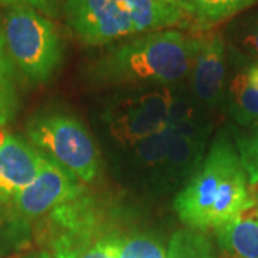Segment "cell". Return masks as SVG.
<instances>
[{"label":"cell","mask_w":258,"mask_h":258,"mask_svg":"<svg viewBox=\"0 0 258 258\" xmlns=\"http://www.w3.org/2000/svg\"><path fill=\"white\" fill-rule=\"evenodd\" d=\"M118 258H166V249L152 235L129 234L120 237Z\"/></svg>","instance_id":"17"},{"label":"cell","mask_w":258,"mask_h":258,"mask_svg":"<svg viewBox=\"0 0 258 258\" xmlns=\"http://www.w3.org/2000/svg\"><path fill=\"white\" fill-rule=\"evenodd\" d=\"M258 0H181L188 18L198 28L207 29L238 15Z\"/></svg>","instance_id":"14"},{"label":"cell","mask_w":258,"mask_h":258,"mask_svg":"<svg viewBox=\"0 0 258 258\" xmlns=\"http://www.w3.org/2000/svg\"><path fill=\"white\" fill-rule=\"evenodd\" d=\"M15 64L10 60L0 33V128L18 111V91L15 82Z\"/></svg>","instance_id":"16"},{"label":"cell","mask_w":258,"mask_h":258,"mask_svg":"<svg viewBox=\"0 0 258 258\" xmlns=\"http://www.w3.org/2000/svg\"><path fill=\"white\" fill-rule=\"evenodd\" d=\"M231 112L238 123H258V63L232 78L228 88Z\"/></svg>","instance_id":"13"},{"label":"cell","mask_w":258,"mask_h":258,"mask_svg":"<svg viewBox=\"0 0 258 258\" xmlns=\"http://www.w3.org/2000/svg\"><path fill=\"white\" fill-rule=\"evenodd\" d=\"M16 258H53L49 252L43 251V249H36V251H30V252H25L22 255H18Z\"/></svg>","instance_id":"21"},{"label":"cell","mask_w":258,"mask_h":258,"mask_svg":"<svg viewBox=\"0 0 258 258\" xmlns=\"http://www.w3.org/2000/svg\"><path fill=\"white\" fill-rule=\"evenodd\" d=\"M235 149L238 152L242 168L248 178L249 188L258 185V123L248 132H244L235 139Z\"/></svg>","instance_id":"18"},{"label":"cell","mask_w":258,"mask_h":258,"mask_svg":"<svg viewBox=\"0 0 258 258\" xmlns=\"http://www.w3.org/2000/svg\"><path fill=\"white\" fill-rule=\"evenodd\" d=\"M251 195L240 155L228 139L218 138L185 186L174 210L188 228L217 230L244 207Z\"/></svg>","instance_id":"1"},{"label":"cell","mask_w":258,"mask_h":258,"mask_svg":"<svg viewBox=\"0 0 258 258\" xmlns=\"http://www.w3.org/2000/svg\"><path fill=\"white\" fill-rule=\"evenodd\" d=\"M251 192L254 194V195L258 198V185L257 186H252V188H251Z\"/></svg>","instance_id":"23"},{"label":"cell","mask_w":258,"mask_h":258,"mask_svg":"<svg viewBox=\"0 0 258 258\" xmlns=\"http://www.w3.org/2000/svg\"><path fill=\"white\" fill-rule=\"evenodd\" d=\"M39 249L53 258H118L122 234L111 227L78 225L56 228L36 225Z\"/></svg>","instance_id":"8"},{"label":"cell","mask_w":258,"mask_h":258,"mask_svg":"<svg viewBox=\"0 0 258 258\" xmlns=\"http://www.w3.org/2000/svg\"><path fill=\"white\" fill-rule=\"evenodd\" d=\"M174 92L155 88L116 102L106 113V122L115 141L123 148L154 137L169 125Z\"/></svg>","instance_id":"6"},{"label":"cell","mask_w":258,"mask_h":258,"mask_svg":"<svg viewBox=\"0 0 258 258\" xmlns=\"http://www.w3.org/2000/svg\"><path fill=\"white\" fill-rule=\"evenodd\" d=\"M2 36L10 60L30 83L47 82L62 62L63 47L55 25L32 8H10Z\"/></svg>","instance_id":"3"},{"label":"cell","mask_w":258,"mask_h":258,"mask_svg":"<svg viewBox=\"0 0 258 258\" xmlns=\"http://www.w3.org/2000/svg\"><path fill=\"white\" fill-rule=\"evenodd\" d=\"M215 232L224 258H258L257 197L251 192L240 211Z\"/></svg>","instance_id":"11"},{"label":"cell","mask_w":258,"mask_h":258,"mask_svg":"<svg viewBox=\"0 0 258 258\" xmlns=\"http://www.w3.org/2000/svg\"><path fill=\"white\" fill-rule=\"evenodd\" d=\"M126 12L135 33L165 30L172 26L185 25L191 19L185 10L162 0H116Z\"/></svg>","instance_id":"12"},{"label":"cell","mask_w":258,"mask_h":258,"mask_svg":"<svg viewBox=\"0 0 258 258\" xmlns=\"http://www.w3.org/2000/svg\"><path fill=\"white\" fill-rule=\"evenodd\" d=\"M191 95L197 105L214 108L221 99L225 83V43L220 33L197 36L189 69Z\"/></svg>","instance_id":"9"},{"label":"cell","mask_w":258,"mask_h":258,"mask_svg":"<svg viewBox=\"0 0 258 258\" xmlns=\"http://www.w3.org/2000/svg\"><path fill=\"white\" fill-rule=\"evenodd\" d=\"M0 5L5 6H28L43 13L46 16L57 15V0H0Z\"/></svg>","instance_id":"20"},{"label":"cell","mask_w":258,"mask_h":258,"mask_svg":"<svg viewBox=\"0 0 258 258\" xmlns=\"http://www.w3.org/2000/svg\"><path fill=\"white\" fill-rule=\"evenodd\" d=\"M45 158L30 142L6 134L0 145V208L36 178Z\"/></svg>","instance_id":"10"},{"label":"cell","mask_w":258,"mask_h":258,"mask_svg":"<svg viewBox=\"0 0 258 258\" xmlns=\"http://www.w3.org/2000/svg\"><path fill=\"white\" fill-rule=\"evenodd\" d=\"M63 13L75 36L88 46H105L135 33L116 0H66Z\"/></svg>","instance_id":"7"},{"label":"cell","mask_w":258,"mask_h":258,"mask_svg":"<svg viewBox=\"0 0 258 258\" xmlns=\"http://www.w3.org/2000/svg\"><path fill=\"white\" fill-rule=\"evenodd\" d=\"M162 2H165V3H169V5H175V6H179V8H182V6H181V0H162Z\"/></svg>","instance_id":"22"},{"label":"cell","mask_w":258,"mask_h":258,"mask_svg":"<svg viewBox=\"0 0 258 258\" xmlns=\"http://www.w3.org/2000/svg\"><path fill=\"white\" fill-rule=\"evenodd\" d=\"M29 141L37 151L69 171L81 182L98 175L99 158L95 142L82 123L64 113L35 116L28 123Z\"/></svg>","instance_id":"4"},{"label":"cell","mask_w":258,"mask_h":258,"mask_svg":"<svg viewBox=\"0 0 258 258\" xmlns=\"http://www.w3.org/2000/svg\"><path fill=\"white\" fill-rule=\"evenodd\" d=\"M166 258H217V254L205 232L186 227L172 234Z\"/></svg>","instance_id":"15"},{"label":"cell","mask_w":258,"mask_h":258,"mask_svg":"<svg viewBox=\"0 0 258 258\" xmlns=\"http://www.w3.org/2000/svg\"><path fill=\"white\" fill-rule=\"evenodd\" d=\"M82 191L76 176L45 158L36 178L0 208V217L8 222L10 235L20 238L33 222H39Z\"/></svg>","instance_id":"5"},{"label":"cell","mask_w":258,"mask_h":258,"mask_svg":"<svg viewBox=\"0 0 258 258\" xmlns=\"http://www.w3.org/2000/svg\"><path fill=\"white\" fill-rule=\"evenodd\" d=\"M197 36L165 29L142 33L128 42L109 47L91 66L95 82L102 85H168L188 78Z\"/></svg>","instance_id":"2"},{"label":"cell","mask_w":258,"mask_h":258,"mask_svg":"<svg viewBox=\"0 0 258 258\" xmlns=\"http://www.w3.org/2000/svg\"><path fill=\"white\" fill-rule=\"evenodd\" d=\"M240 46L258 60V13L244 23L240 32Z\"/></svg>","instance_id":"19"}]
</instances>
